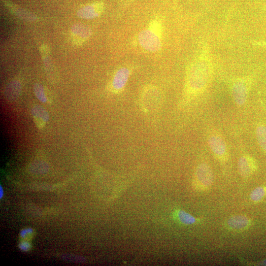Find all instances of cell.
<instances>
[{"instance_id": "obj_18", "label": "cell", "mask_w": 266, "mask_h": 266, "mask_svg": "<svg viewBox=\"0 0 266 266\" xmlns=\"http://www.w3.org/2000/svg\"><path fill=\"white\" fill-rule=\"evenodd\" d=\"M34 93L37 98L42 102H46L47 98L46 97L44 89L42 85L37 84L34 87Z\"/></svg>"}, {"instance_id": "obj_16", "label": "cell", "mask_w": 266, "mask_h": 266, "mask_svg": "<svg viewBox=\"0 0 266 266\" xmlns=\"http://www.w3.org/2000/svg\"><path fill=\"white\" fill-rule=\"evenodd\" d=\"M147 29L162 37L163 27L160 21L156 19L152 20L149 23Z\"/></svg>"}, {"instance_id": "obj_9", "label": "cell", "mask_w": 266, "mask_h": 266, "mask_svg": "<svg viewBox=\"0 0 266 266\" xmlns=\"http://www.w3.org/2000/svg\"><path fill=\"white\" fill-rule=\"evenodd\" d=\"M71 36L73 41L77 44H81L89 39L92 34L91 29L83 24H76L71 27Z\"/></svg>"}, {"instance_id": "obj_7", "label": "cell", "mask_w": 266, "mask_h": 266, "mask_svg": "<svg viewBox=\"0 0 266 266\" xmlns=\"http://www.w3.org/2000/svg\"><path fill=\"white\" fill-rule=\"evenodd\" d=\"M208 144L214 155L220 160H225L228 156L226 143L219 134L213 133L208 137Z\"/></svg>"}, {"instance_id": "obj_19", "label": "cell", "mask_w": 266, "mask_h": 266, "mask_svg": "<svg viewBox=\"0 0 266 266\" xmlns=\"http://www.w3.org/2000/svg\"><path fill=\"white\" fill-rule=\"evenodd\" d=\"M20 248L22 250L27 251L30 248V245L27 242L22 243L20 245Z\"/></svg>"}, {"instance_id": "obj_3", "label": "cell", "mask_w": 266, "mask_h": 266, "mask_svg": "<svg viewBox=\"0 0 266 266\" xmlns=\"http://www.w3.org/2000/svg\"><path fill=\"white\" fill-rule=\"evenodd\" d=\"M162 102V92L157 87L147 86L142 91L140 97V104L144 112L156 111L160 108Z\"/></svg>"}, {"instance_id": "obj_15", "label": "cell", "mask_w": 266, "mask_h": 266, "mask_svg": "<svg viewBox=\"0 0 266 266\" xmlns=\"http://www.w3.org/2000/svg\"><path fill=\"white\" fill-rule=\"evenodd\" d=\"M33 114L34 117L35 118L36 120L38 122L37 124H40L39 121H40L41 124L42 122L41 121H42V122L44 123L46 121H47L48 119V116L47 113L41 107H37L36 108L33 109Z\"/></svg>"}, {"instance_id": "obj_1", "label": "cell", "mask_w": 266, "mask_h": 266, "mask_svg": "<svg viewBox=\"0 0 266 266\" xmlns=\"http://www.w3.org/2000/svg\"><path fill=\"white\" fill-rule=\"evenodd\" d=\"M214 65L209 46L204 44L189 64L186 74L185 97L191 100L204 93L211 83Z\"/></svg>"}, {"instance_id": "obj_20", "label": "cell", "mask_w": 266, "mask_h": 266, "mask_svg": "<svg viewBox=\"0 0 266 266\" xmlns=\"http://www.w3.org/2000/svg\"><path fill=\"white\" fill-rule=\"evenodd\" d=\"M253 45L257 46L266 47V41H255Z\"/></svg>"}, {"instance_id": "obj_4", "label": "cell", "mask_w": 266, "mask_h": 266, "mask_svg": "<svg viewBox=\"0 0 266 266\" xmlns=\"http://www.w3.org/2000/svg\"><path fill=\"white\" fill-rule=\"evenodd\" d=\"M213 180L212 170L205 163L200 164L197 167L194 178L195 187L200 190H204L210 187Z\"/></svg>"}, {"instance_id": "obj_12", "label": "cell", "mask_w": 266, "mask_h": 266, "mask_svg": "<svg viewBox=\"0 0 266 266\" xmlns=\"http://www.w3.org/2000/svg\"><path fill=\"white\" fill-rule=\"evenodd\" d=\"M256 137L261 148L266 152V126L259 125L256 128Z\"/></svg>"}, {"instance_id": "obj_14", "label": "cell", "mask_w": 266, "mask_h": 266, "mask_svg": "<svg viewBox=\"0 0 266 266\" xmlns=\"http://www.w3.org/2000/svg\"><path fill=\"white\" fill-rule=\"evenodd\" d=\"M177 216L182 223L186 225L192 224L196 222V219L193 216L183 210L178 211Z\"/></svg>"}, {"instance_id": "obj_6", "label": "cell", "mask_w": 266, "mask_h": 266, "mask_svg": "<svg viewBox=\"0 0 266 266\" xmlns=\"http://www.w3.org/2000/svg\"><path fill=\"white\" fill-rule=\"evenodd\" d=\"M131 72V69L127 66H123L118 69L110 83L109 90L114 93L121 92L124 89Z\"/></svg>"}, {"instance_id": "obj_13", "label": "cell", "mask_w": 266, "mask_h": 266, "mask_svg": "<svg viewBox=\"0 0 266 266\" xmlns=\"http://www.w3.org/2000/svg\"><path fill=\"white\" fill-rule=\"evenodd\" d=\"M21 90L20 84L16 81L10 82L5 89L6 97L13 99L18 97Z\"/></svg>"}, {"instance_id": "obj_17", "label": "cell", "mask_w": 266, "mask_h": 266, "mask_svg": "<svg viewBox=\"0 0 266 266\" xmlns=\"http://www.w3.org/2000/svg\"><path fill=\"white\" fill-rule=\"evenodd\" d=\"M266 190L264 187H258L255 189L251 194V199L253 201H258L261 200L266 195Z\"/></svg>"}, {"instance_id": "obj_5", "label": "cell", "mask_w": 266, "mask_h": 266, "mask_svg": "<svg viewBox=\"0 0 266 266\" xmlns=\"http://www.w3.org/2000/svg\"><path fill=\"white\" fill-rule=\"evenodd\" d=\"M161 37L148 29L141 31L138 35L140 46L145 50L152 52L159 51L162 47Z\"/></svg>"}, {"instance_id": "obj_2", "label": "cell", "mask_w": 266, "mask_h": 266, "mask_svg": "<svg viewBox=\"0 0 266 266\" xmlns=\"http://www.w3.org/2000/svg\"><path fill=\"white\" fill-rule=\"evenodd\" d=\"M252 85L249 77H239L233 79L230 83V91L235 103L239 106L246 102Z\"/></svg>"}, {"instance_id": "obj_10", "label": "cell", "mask_w": 266, "mask_h": 266, "mask_svg": "<svg viewBox=\"0 0 266 266\" xmlns=\"http://www.w3.org/2000/svg\"><path fill=\"white\" fill-rule=\"evenodd\" d=\"M257 165L255 160L248 155L241 156L238 161V169L240 175L247 177L256 169Z\"/></svg>"}, {"instance_id": "obj_21", "label": "cell", "mask_w": 266, "mask_h": 266, "mask_svg": "<svg viewBox=\"0 0 266 266\" xmlns=\"http://www.w3.org/2000/svg\"><path fill=\"white\" fill-rule=\"evenodd\" d=\"M3 195V189L2 188H1V187H0V199L2 198Z\"/></svg>"}, {"instance_id": "obj_11", "label": "cell", "mask_w": 266, "mask_h": 266, "mask_svg": "<svg viewBox=\"0 0 266 266\" xmlns=\"http://www.w3.org/2000/svg\"><path fill=\"white\" fill-rule=\"evenodd\" d=\"M229 228L234 230H241L248 227L250 220L243 215H236L231 217L227 222Z\"/></svg>"}, {"instance_id": "obj_8", "label": "cell", "mask_w": 266, "mask_h": 266, "mask_svg": "<svg viewBox=\"0 0 266 266\" xmlns=\"http://www.w3.org/2000/svg\"><path fill=\"white\" fill-rule=\"evenodd\" d=\"M104 9V3L101 1L92 2L81 6L77 11V16L90 19L100 16Z\"/></svg>"}]
</instances>
